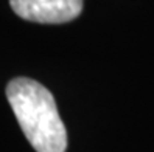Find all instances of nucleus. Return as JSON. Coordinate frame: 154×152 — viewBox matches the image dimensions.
Wrapping results in <instances>:
<instances>
[{
	"instance_id": "f03ea898",
	"label": "nucleus",
	"mask_w": 154,
	"mask_h": 152,
	"mask_svg": "<svg viewBox=\"0 0 154 152\" xmlns=\"http://www.w3.org/2000/svg\"><path fill=\"white\" fill-rule=\"evenodd\" d=\"M13 11L30 22L66 23L83 11V0H10Z\"/></svg>"
},
{
	"instance_id": "f257e3e1",
	"label": "nucleus",
	"mask_w": 154,
	"mask_h": 152,
	"mask_svg": "<svg viewBox=\"0 0 154 152\" xmlns=\"http://www.w3.org/2000/svg\"><path fill=\"white\" fill-rule=\"evenodd\" d=\"M6 98L36 152H66L67 132L50 90L34 79L14 78L6 85Z\"/></svg>"
}]
</instances>
